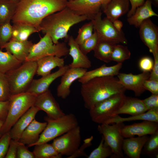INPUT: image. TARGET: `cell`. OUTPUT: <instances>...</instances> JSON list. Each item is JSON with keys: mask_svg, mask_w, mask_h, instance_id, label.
<instances>
[{"mask_svg": "<svg viewBox=\"0 0 158 158\" xmlns=\"http://www.w3.org/2000/svg\"><path fill=\"white\" fill-rule=\"evenodd\" d=\"M99 124L97 130L102 135L104 141L111 148L113 154L111 158H121L123 157L122 145L123 140L121 133L122 127L124 125L123 122Z\"/></svg>", "mask_w": 158, "mask_h": 158, "instance_id": "30bf717a", "label": "cell"}, {"mask_svg": "<svg viewBox=\"0 0 158 158\" xmlns=\"http://www.w3.org/2000/svg\"><path fill=\"white\" fill-rule=\"evenodd\" d=\"M122 65V63H117L109 66L103 64L95 69L87 71L82 77L78 79V81L82 84L96 78L117 75L119 73Z\"/></svg>", "mask_w": 158, "mask_h": 158, "instance_id": "d4e9b609", "label": "cell"}, {"mask_svg": "<svg viewBox=\"0 0 158 158\" xmlns=\"http://www.w3.org/2000/svg\"><path fill=\"white\" fill-rule=\"evenodd\" d=\"M86 20H88L86 16L78 15L66 6L45 18L40 24L39 29L44 34H48L56 44L63 38L67 41L71 27Z\"/></svg>", "mask_w": 158, "mask_h": 158, "instance_id": "3957f363", "label": "cell"}, {"mask_svg": "<svg viewBox=\"0 0 158 158\" xmlns=\"http://www.w3.org/2000/svg\"><path fill=\"white\" fill-rule=\"evenodd\" d=\"M36 96L27 92L11 95L7 115L1 129V137L9 132L16 121L34 105Z\"/></svg>", "mask_w": 158, "mask_h": 158, "instance_id": "277c9868", "label": "cell"}, {"mask_svg": "<svg viewBox=\"0 0 158 158\" xmlns=\"http://www.w3.org/2000/svg\"></svg>", "mask_w": 158, "mask_h": 158, "instance_id": "680465c9", "label": "cell"}, {"mask_svg": "<svg viewBox=\"0 0 158 158\" xmlns=\"http://www.w3.org/2000/svg\"><path fill=\"white\" fill-rule=\"evenodd\" d=\"M34 106L45 112L50 118L57 119L65 114L49 89L37 96Z\"/></svg>", "mask_w": 158, "mask_h": 158, "instance_id": "4fadbf2b", "label": "cell"}, {"mask_svg": "<svg viewBox=\"0 0 158 158\" xmlns=\"http://www.w3.org/2000/svg\"><path fill=\"white\" fill-rule=\"evenodd\" d=\"M5 121V120L0 118V138L1 137L0 132L1 129L3 126V125Z\"/></svg>", "mask_w": 158, "mask_h": 158, "instance_id": "db71d44e", "label": "cell"}, {"mask_svg": "<svg viewBox=\"0 0 158 158\" xmlns=\"http://www.w3.org/2000/svg\"><path fill=\"white\" fill-rule=\"evenodd\" d=\"M67 0H20L12 21L32 26L39 30L42 20L67 6Z\"/></svg>", "mask_w": 158, "mask_h": 158, "instance_id": "6da1fadb", "label": "cell"}, {"mask_svg": "<svg viewBox=\"0 0 158 158\" xmlns=\"http://www.w3.org/2000/svg\"><path fill=\"white\" fill-rule=\"evenodd\" d=\"M136 120L148 121L158 123V109L149 110L142 114L126 118H123L116 115L105 123L111 124Z\"/></svg>", "mask_w": 158, "mask_h": 158, "instance_id": "f1b7e54d", "label": "cell"}, {"mask_svg": "<svg viewBox=\"0 0 158 158\" xmlns=\"http://www.w3.org/2000/svg\"><path fill=\"white\" fill-rule=\"evenodd\" d=\"M154 62L152 59L149 57L145 56L140 60L139 66L143 72H150L152 70Z\"/></svg>", "mask_w": 158, "mask_h": 158, "instance_id": "bcb514c9", "label": "cell"}, {"mask_svg": "<svg viewBox=\"0 0 158 158\" xmlns=\"http://www.w3.org/2000/svg\"><path fill=\"white\" fill-rule=\"evenodd\" d=\"M33 151L35 158H61L52 144L47 143L35 145Z\"/></svg>", "mask_w": 158, "mask_h": 158, "instance_id": "1f68e13d", "label": "cell"}, {"mask_svg": "<svg viewBox=\"0 0 158 158\" xmlns=\"http://www.w3.org/2000/svg\"><path fill=\"white\" fill-rule=\"evenodd\" d=\"M98 41L97 33L94 30V32L90 37L79 45L80 48L82 51L86 55L94 50L97 44Z\"/></svg>", "mask_w": 158, "mask_h": 158, "instance_id": "60d3db41", "label": "cell"}, {"mask_svg": "<svg viewBox=\"0 0 158 158\" xmlns=\"http://www.w3.org/2000/svg\"><path fill=\"white\" fill-rule=\"evenodd\" d=\"M142 101L147 111L158 109V94H152Z\"/></svg>", "mask_w": 158, "mask_h": 158, "instance_id": "f6af8a7d", "label": "cell"}, {"mask_svg": "<svg viewBox=\"0 0 158 158\" xmlns=\"http://www.w3.org/2000/svg\"><path fill=\"white\" fill-rule=\"evenodd\" d=\"M67 41L69 47L68 54L73 59L72 62L68 65L69 68H90L92 65L91 61L81 50L73 37L69 36Z\"/></svg>", "mask_w": 158, "mask_h": 158, "instance_id": "d6986e66", "label": "cell"}, {"mask_svg": "<svg viewBox=\"0 0 158 158\" xmlns=\"http://www.w3.org/2000/svg\"><path fill=\"white\" fill-rule=\"evenodd\" d=\"M17 4L12 0H0V25L12 20Z\"/></svg>", "mask_w": 158, "mask_h": 158, "instance_id": "4dcf8cb0", "label": "cell"}, {"mask_svg": "<svg viewBox=\"0 0 158 158\" xmlns=\"http://www.w3.org/2000/svg\"><path fill=\"white\" fill-rule=\"evenodd\" d=\"M44 120L47 125L33 146L48 142L78 126L76 118L72 113L56 119L46 117Z\"/></svg>", "mask_w": 158, "mask_h": 158, "instance_id": "8992f818", "label": "cell"}, {"mask_svg": "<svg viewBox=\"0 0 158 158\" xmlns=\"http://www.w3.org/2000/svg\"><path fill=\"white\" fill-rule=\"evenodd\" d=\"M69 68L68 65H64L54 73L38 79H33L26 92L36 96L44 92L49 90L53 82L61 76Z\"/></svg>", "mask_w": 158, "mask_h": 158, "instance_id": "2e32d148", "label": "cell"}, {"mask_svg": "<svg viewBox=\"0 0 158 158\" xmlns=\"http://www.w3.org/2000/svg\"><path fill=\"white\" fill-rule=\"evenodd\" d=\"M40 109L33 106L30 108L14 123L9 132L11 139L18 141L23 131L29 125Z\"/></svg>", "mask_w": 158, "mask_h": 158, "instance_id": "44dd1931", "label": "cell"}, {"mask_svg": "<svg viewBox=\"0 0 158 158\" xmlns=\"http://www.w3.org/2000/svg\"><path fill=\"white\" fill-rule=\"evenodd\" d=\"M131 53L126 46L118 44L114 45L111 57V61H116L117 63H122L126 60L129 59Z\"/></svg>", "mask_w": 158, "mask_h": 158, "instance_id": "e575fe53", "label": "cell"}, {"mask_svg": "<svg viewBox=\"0 0 158 158\" xmlns=\"http://www.w3.org/2000/svg\"><path fill=\"white\" fill-rule=\"evenodd\" d=\"M126 90L114 76L92 79L82 84L80 93L85 107L89 110L111 96L124 93Z\"/></svg>", "mask_w": 158, "mask_h": 158, "instance_id": "7a4b0ae2", "label": "cell"}, {"mask_svg": "<svg viewBox=\"0 0 158 158\" xmlns=\"http://www.w3.org/2000/svg\"><path fill=\"white\" fill-rule=\"evenodd\" d=\"M47 124L46 121L40 122L35 118L23 131L18 141L27 145L28 147L33 146L38 140Z\"/></svg>", "mask_w": 158, "mask_h": 158, "instance_id": "ffe728a7", "label": "cell"}, {"mask_svg": "<svg viewBox=\"0 0 158 158\" xmlns=\"http://www.w3.org/2000/svg\"><path fill=\"white\" fill-rule=\"evenodd\" d=\"M16 158H35V157L33 152L30 151L25 144L18 141Z\"/></svg>", "mask_w": 158, "mask_h": 158, "instance_id": "ee69618b", "label": "cell"}, {"mask_svg": "<svg viewBox=\"0 0 158 158\" xmlns=\"http://www.w3.org/2000/svg\"><path fill=\"white\" fill-rule=\"evenodd\" d=\"M150 135L144 145L141 153L150 157L154 156L158 158V130Z\"/></svg>", "mask_w": 158, "mask_h": 158, "instance_id": "d590c367", "label": "cell"}, {"mask_svg": "<svg viewBox=\"0 0 158 158\" xmlns=\"http://www.w3.org/2000/svg\"><path fill=\"white\" fill-rule=\"evenodd\" d=\"M147 111L142 100L126 96L123 104L115 113V115L126 114L135 116L142 114Z\"/></svg>", "mask_w": 158, "mask_h": 158, "instance_id": "4316f807", "label": "cell"}, {"mask_svg": "<svg viewBox=\"0 0 158 158\" xmlns=\"http://www.w3.org/2000/svg\"><path fill=\"white\" fill-rule=\"evenodd\" d=\"M115 45L106 42L98 41L93 50L94 56L105 63L110 62L111 54Z\"/></svg>", "mask_w": 158, "mask_h": 158, "instance_id": "836d02e7", "label": "cell"}, {"mask_svg": "<svg viewBox=\"0 0 158 158\" xmlns=\"http://www.w3.org/2000/svg\"><path fill=\"white\" fill-rule=\"evenodd\" d=\"M18 141L11 139L5 158H16Z\"/></svg>", "mask_w": 158, "mask_h": 158, "instance_id": "c3c4849f", "label": "cell"}, {"mask_svg": "<svg viewBox=\"0 0 158 158\" xmlns=\"http://www.w3.org/2000/svg\"><path fill=\"white\" fill-rule=\"evenodd\" d=\"M68 53L69 49L65 42H59L54 44L49 35L46 33L38 42L33 44L26 61H37L49 56L61 57L67 55Z\"/></svg>", "mask_w": 158, "mask_h": 158, "instance_id": "52a82bcc", "label": "cell"}, {"mask_svg": "<svg viewBox=\"0 0 158 158\" xmlns=\"http://www.w3.org/2000/svg\"><path fill=\"white\" fill-rule=\"evenodd\" d=\"M149 137L147 135L123 139L122 150L130 158H140L143 148Z\"/></svg>", "mask_w": 158, "mask_h": 158, "instance_id": "603a6c76", "label": "cell"}, {"mask_svg": "<svg viewBox=\"0 0 158 158\" xmlns=\"http://www.w3.org/2000/svg\"><path fill=\"white\" fill-rule=\"evenodd\" d=\"M126 97L124 93L114 95L89 109L90 115L92 121L99 124L106 123L115 115Z\"/></svg>", "mask_w": 158, "mask_h": 158, "instance_id": "ba28073f", "label": "cell"}, {"mask_svg": "<svg viewBox=\"0 0 158 158\" xmlns=\"http://www.w3.org/2000/svg\"><path fill=\"white\" fill-rule=\"evenodd\" d=\"M154 0L156 3L158 4V0Z\"/></svg>", "mask_w": 158, "mask_h": 158, "instance_id": "9f6ffc18", "label": "cell"}, {"mask_svg": "<svg viewBox=\"0 0 158 158\" xmlns=\"http://www.w3.org/2000/svg\"><path fill=\"white\" fill-rule=\"evenodd\" d=\"M111 0H75L68 1L67 6L78 15L86 16L88 20H91Z\"/></svg>", "mask_w": 158, "mask_h": 158, "instance_id": "7c38bea8", "label": "cell"}, {"mask_svg": "<svg viewBox=\"0 0 158 158\" xmlns=\"http://www.w3.org/2000/svg\"><path fill=\"white\" fill-rule=\"evenodd\" d=\"M33 43L31 41H19L10 40L4 49L22 63L25 61Z\"/></svg>", "mask_w": 158, "mask_h": 158, "instance_id": "cb8c5ba5", "label": "cell"}, {"mask_svg": "<svg viewBox=\"0 0 158 158\" xmlns=\"http://www.w3.org/2000/svg\"><path fill=\"white\" fill-rule=\"evenodd\" d=\"M154 16L158 15L152 9V1L151 0H146L142 5L137 8L133 15L128 18L127 21L130 25L139 28L145 20Z\"/></svg>", "mask_w": 158, "mask_h": 158, "instance_id": "484cf974", "label": "cell"}, {"mask_svg": "<svg viewBox=\"0 0 158 158\" xmlns=\"http://www.w3.org/2000/svg\"><path fill=\"white\" fill-rule=\"evenodd\" d=\"M11 95L6 74L0 73V101H8Z\"/></svg>", "mask_w": 158, "mask_h": 158, "instance_id": "f35d334b", "label": "cell"}, {"mask_svg": "<svg viewBox=\"0 0 158 158\" xmlns=\"http://www.w3.org/2000/svg\"><path fill=\"white\" fill-rule=\"evenodd\" d=\"M12 25L10 22L0 25V49H4V46L11 40L12 34Z\"/></svg>", "mask_w": 158, "mask_h": 158, "instance_id": "ab89813d", "label": "cell"}, {"mask_svg": "<svg viewBox=\"0 0 158 158\" xmlns=\"http://www.w3.org/2000/svg\"><path fill=\"white\" fill-rule=\"evenodd\" d=\"M144 86L146 90L152 94H158V80L147 79L144 81Z\"/></svg>", "mask_w": 158, "mask_h": 158, "instance_id": "7dc6e473", "label": "cell"}, {"mask_svg": "<svg viewBox=\"0 0 158 158\" xmlns=\"http://www.w3.org/2000/svg\"><path fill=\"white\" fill-rule=\"evenodd\" d=\"M37 61H26L6 74L12 95L26 92L36 74Z\"/></svg>", "mask_w": 158, "mask_h": 158, "instance_id": "5b68a950", "label": "cell"}, {"mask_svg": "<svg viewBox=\"0 0 158 158\" xmlns=\"http://www.w3.org/2000/svg\"><path fill=\"white\" fill-rule=\"evenodd\" d=\"M68 1H74L75 0H67Z\"/></svg>", "mask_w": 158, "mask_h": 158, "instance_id": "6f0895ef", "label": "cell"}, {"mask_svg": "<svg viewBox=\"0 0 158 158\" xmlns=\"http://www.w3.org/2000/svg\"><path fill=\"white\" fill-rule=\"evenodd\" d=\"M141 40L153 56L158 55V29L150 18L145 20L139 27Z\"/></svg>", "mask_w": 158, "mask_h": 158, "instance_id": "9a60e30c", "label": "cell"}, {"mask_svg": "<svg viewBox=\"0 0 158 158\" xmlns=\"http://www.w3.org/2000/svg\"><path fill=\"white\" fill-rule=\"evenodd\" d=\"M11 139L9 132L0 138V158H5Z\"/></svg>", "mask_w": 158, "mask_h": 158, "instance_id": "7bdbcfd3", "label": "cell"}, {"mask_svg": "<svg viewBox=\"0 0 158 158\" xmlns=\"http://www.w3.org/2000/svg\"><path fill=\"white\" fill-rule=\"evenodd\" d=\"M40 32L37 28L28 25L13 23L10 40L25 41L33 33Z\"/></svg>", "mask_w": 158, "mask_h": 158, "instance_id": "f546056e", "label": "cell"}, {"mask_svg": "<svg viewBox=\"0 0 158 158\" xmlns=\"http://www.w3.org/2000/svg\"><path fill=\"white\" fill-rule=\"evenodd\" d=\"M93 139L92 136L85 139L83 144L79 147L76 151L71 156L67 158H75L81 156H85L87 157L85 150L87 147L92 145V142Z\"/></svg>", "mask_w": 158, "mask_h": 158, "instance_id": "b9f144b4", "label": "cell"}, {"mask_svg": "<svg viewBox=\"0 0 158 158\" xmlns=\"http://www.w3.org/2000/svg\"><path fill=\"white\" fill-rule=\"evenodd\" d=\"M131 4V8L128 13V18L133 15L137 8L142 5L145 2L144 0H128Z\"/></svg>", "mask_w": 158, "mask_h": 158, "instance_id": "681fc988", "label": "cell"}, {"mask_svg": "<svg viewBox=\"0 0 158 158\" xmlns=\"http://www.w3.org/2000/svg\"><path fill=\"white\" fill-rule=\"evenodd\" d=\"M158 130V123L148 121L125 126L121 130L123 138L134 137L135 135L142 136L151 135Z\"/></svg>", "mask_w": 158, "mask_h": 158, "instance_id": "ac0fdd59", "label": "cell"}, {"mask_svg": "<svg viewBox=\"0 0 158 158\" xmlns=\"http://www.w3.org/2000/svg\"><path fill=\"white\" fill-rule=\"evenodd\" d=\"M113 25L115 29L119 31H122L123 23L122 21L118 19L114 21L113 22Z\"/></svg>", "mask_w": 158, "mask_h": 158, "instance_id": "f5cc1de1", "label": "cell"}, {"mask_svg": "<svg viewBox=\"0 0 158 158\" xmlns=\"http://www.w3.org/2000/svg\"><path fill=\"white\" fill-rule=\"evenodd\" d=\"M87 71L82 68H69L61 76L60 83L57 88L58 97L66 99L70 95V87L73 83L82 77Z\"/></svg>", "mask_w": 158, "mask_h": 158, "instance_id": "e0dca14e", "label": "cell"}, {"mask_svg": "<svg viewBox=\"0 0 158 158\" xmlns=\"http://www.w3.org/2000/svg\"><path fill=\"white\" fill-rule=\"evenodd\" d=\"M113 152L111 148L104 141L102 136V139L98 147L94 150L87 156V158H106L111 157Z\"/></svg>", "mask_w": 158, "mask_h": 158, "instance_id": "8d00e7d4", "label": "cell"}, {"mask_svg": "<svg viewBox=\"0 0 158 158\" xmlns=\"http://www.w3.org/2000/svg\"><path fill=\"white\" fill-rule=\"evenodd\" d=\"M101 11L91 20L94 30L97 32L98 41L108 42L114 44L121 43L126 44L128 41L122 31H119L114 27L113 23L106 17L102 18Z\"/></svg>", "mask_w": 158, "mask_h": 158, "instance_id": "9c48e42d", "label": "cell"}, {"mask_svg": "<svg viewBox=\"0 0 158 158\" xmlns=\"http://www.w3.org/2000/svg\"><path fill=\"white\" fill-rule=\"evenodd\" d=\"M81 140L80 129L78 126L54 139L52 144L59 154L68 157L78 148Z\"/></svg>", "mask_w": 158, "mask_h": 158, "instance_id": "8fae6325", "label": "cell"}, {"mask_svg": "<svg viewBox=\"0 0 158 158\" xmlns=\"http://www.w3.org/2000/svg\"><path fill=\"white\" fill-rule=\"evenodd\" d=\"M36 74L42 76L51 73L54 68L63 66L64 61L63 58L54 56H49L40 58L37 61Z\"/></svg>", "mask_w": 158, "mask_h": 158, "instance_id": "83f0119b", "label": "cell"}, {"mask_svg": "<svg viewBox=\"0 0 158 158\" xmlns=\"http://www.w3.org/2000/svg\"><path fill=\"white\" fill-rule=\"evenodd\" d=\"M154 61L152 70L150 72V80H158V55L154 56Z\"/></svg>", "mask_w": 158, "mask_h": 158, "instance_id": "816d5d0a", "label": "cell"}, {"mask_svg": "<svg viewBox=\"0 0 158 158\" xmlns=\"http://www.w3.org/2000/svg\"><path fill=\"white\" fill-rule=\"evenodd\" d=\"M22 63L9 52L0 49V73H6Z\"/></svg>", "mask_w": 158, "mask_h": 158, "instance_id": "d6a6232c", "label": "cell"}, {"mask_svg": "<svg viewBox=\"0 0 158 158\" xmlns=\"http://www.w3.org/2000/svg\"><path fill=\"white\" fill-rule=\"evenodd\" d=\"M9 105V100L0 101V118L5 121L7 115Z\"/></svg>", "mask_w": 158, "mask_h": 158, "instance_id": "f907efd6", "label": "cell"}, {"mask_svg": "<svg viewBox=\"0 0 158 158\" xmlns=\"http://www.w3.org/2000/svg\"><path fill=\"white\" fill-rule=\"evenodd\" d=\"M150 73L149 72L138 74L119 73L117 76L119 82L126 90L133 91L136 96L139 97L146 90L144 83L149 78Z\"/></svg>", "mask_w": 158, "mask_h": 158, "instance_id": "5bb4252c", "label": "cell"}, {"mask_svg": "<svg viewBox=\"0 0 158 158\" xmlns=\"http://www.w3.org/2000/svg\"><path fill=\"white\" fill-rule=\"evenodd\" d=\"M94 26L92 21L86 23L79 29L78 35L75 40L79 45L90 37L93 34Z\"/></svg>", "mask_w": 158, "mask_h": 158, "instance_id": "74e56055", "label": "cell"}, {"mask_svg": "<svg viewBox=\"0 0 158 158\" xmlns=\"http://www.w3.org/2000/svg\"><path fill=\"white\" fill-rule=\"evenodd\" d=\"M12 0L17 3H18L19 1V0Z\"/></svg>", "mask_w": 158, "mask_h": 158, "instance_id": "11a10c76", "label": "cell"}, {"mask_svg": "<svg viewBox=\"0 0 158 158\" xmlns=\"http://www.w3.org/2000/svg\"><path fill=\"white\" fill-rule=\"evenodd\" d=\"M128 0H111L102 7V10L112 23L129 10Z\"/></svg>", "mask_w": 158, "mask_h": 158, "instance_id": "7402d4cb", "label": "cell"}]
</instances>
